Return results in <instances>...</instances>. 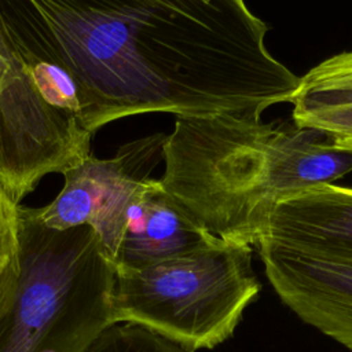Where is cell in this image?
<instances>
[{"label": "cell", "mask_w": 352, "mask_h": 352, "mask_svg": "<svg viewBox=\"0 0 352 352\" xmlns=\"http://www.w3.org/2000/svg\"><path fill=\"white\" fill-rule=\"evenodd\" d=\"M25 70L76 84L94 136L129 116L241 113L260 85L265 26L245 0H0Z\"/></svg>", "instance_id": "1"}, {"label": "cell", "mask_w": 352, "mask_h": 352, "mask_svg": "<svg viewBox=\"0 0 352 352\" xmlns=\"http://www.w3.org/2000/svg\"><path fill=\"white\" fill-rule=\"evenodd\" d=\"M162 161L164 190L194 221L252 248L279 201L352 170V153L318 129L228 113L176 117Z\"/></svg>", "instance_id": "2"}, {"label": "cell", "mask_w": 352, "mask_h": 352, "mask_svg": "<svg viewBox=\"0 0 352 352\" xmlns=\"http://www.w3.org/2000/svg\"><path fill=\"white\" fill-rule=\"evenodd\" d=\"M22 278L0 352H82L113 312L114 267L89 227L51 230L19 205Z\"/></svg>", "instance_id": "3"}, {"label": "cell", "mask_w": 352, "mask_h": 352, "mask_svg": "<svg viewBox=\"0 0 352 352\" xmlns=\"http://www.w3.org/2000/svg\"><path fill=\"white\" fill-rule=\"evenodd\" d=\"M253 248L217 239L209 246L133 270H114L116 322L139 323L184 349L227 341L261 290Z\"/></svg>", "instance_id": "4"}, {"label": "cell", "mask_w": 352, "mask_h": 352, "mask_svg": "<svg viewBox=\"0 0 352 352\" xmlns=\"http://www.w3.org/2000/svg\"><path fill=\"white\" fill-rule=\"evenodd\" d=\"M92 135L50 106L14 52L0 19V186L21 201L50 173L91 155Z\"/></svg>", "instance_id": "5"}, {"label": "cell", "mask_w": 352, "mask_h": 352, "mask_svg": "<svg viewBox=\"0 0 352 352\" xmlns=\"http://www.w3.org/2000/svg\"><path fill=\"white\" fill-rule=\"evenodd\" d=\"M165 138L154 133L128 142L111 158L88 155L60 173L63 186L50 204L26 206L29 214L51 230L89 227L103 256L113 264L128 206L162 160Z\"/></svg>", "instance_id": "6"}, {"label": "cell", "mask_w": 352, "mask_h": 352, "mask_svg": "<svg viewBox=\"0 0 352 352\" xmlns=\"http://www.w3.org/2000/svg\"><path fill=\"white\" fill-rule=\"evenodd\" d=\"M256 248L280 301L352 352V256L302 253L267 242Z\"/></svg>", "instance_id": "7"}, {"label": "cell", "mask_w": 352, "mask_h": 352, "mask_svg": "<svg viewBox=\"0 0 352 352\" xmlns=\"http://www.w3.org/2000/svg\"><path fill=\"white\" fill-rule=\"evenodd\" d=\"M258 242L302 253L352 256V188L322 183L283 198L270 213Z\"/></svg>", "instance_id": "8"}, {"label": "cell", "mask_w": 352, "mask_h": 352, "mask_svg": "<svg viewBox=\"0 0 352 352\" xmlns=\"http://www.w3.org/2000/svg\"><path fill=\"white\" fill-rule=\"evenodd\" d=\"M217 239L176 204L160 179L148 177L128 206L113 267L142 268L209 246Z\"/></svg>", "instance_id": "9"}, {"label": "cell", "mask_w": 352, "mask_h": 352, "mask_svg": "<svg viewBox=\"0 0 352 352\" xmlns=\"http://www.w3.org/2000/svg\"><path fill=\"white\" fill-rule=\"evenodd\" d=\"M289 103L297 126L318 129L334 147L352 153V51L333 55L300 77Z\"/></svg>", "instance_id": "10"}, {"label": "cell", "mask_w": 352, "mask_h": 352, "mask_svg": "<svg viewBox=\"0 0 352 352\" xmlns=\"http://www.w3.org/2000/svg\"><path fill=\"white\" fill-rule=\"evenodd\" d=\"M19 205L0 186V319L12 307L22 278Z\"/></svg>", "instance_id": "11"}, {"label": "cell", "mask_w": 352, "mask_h": 352, "mask_svg": "<svg viewBox=\"0 0 352 352\" xmlns=\"http://www.w3.org/2000/svg\"><path fill=\"white\" fill-rule=\"evenodd\" d=\"M82 352H190L139 323L118 320L104 326Z\"/></svg>", "instance_id": "12"}]
</instances>
